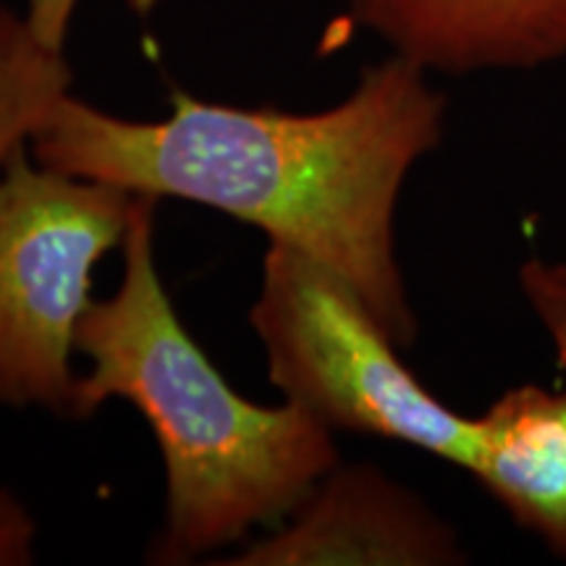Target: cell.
<instances>
[{
    "label": "cell",
    "instance_id": "6da1fadb",
    "mask_svg": "<svg viewBox=\"0 0 566 566\" xmlns=\"http://www.w3.org/2000/svg\"><path fill=\"white\" fill-rule=\"evenodd\" d=\"M443 126L446 97L428 71L388 55L342 103L315 113L239 108L176 90L166 118L132 122L66 95L30 153L55 171L254 226L342 275L407 349L417 317L396 258V205Z\"/></svg>",
    "mask_w": 566,
    "mask_h": 566
},
{
    "label": "cell",
    "instance_id": "7a4b0ae2",
    "mask_svg": "<svg viewBox=\"0 0 566 566\" xmlns=\"http://www.w3.org/2000/svg\"><path fill=\"white\" fill-rule=\"evenodd\" d=\"M155 205L134 197L122 283L92 300L76 331L90 370L76 378L71 420L111 399L145 417L166 470L150 562L192 564L281 525L342 459L334 430L286 399H244L195 342L155 263Z\"/></svg>",
    "mask_w": 566,
    "mask_h": 566
},
{
    "label": "cell",
    "instance_id": "3957f363",
    "mask_svg": "<svg viewBox=\"0 0 566 566\" xmlns=\"http://www.w3.org/2000/svg\"><path fill=\"white\" fill-rule=\"evenodd\" d=\"M250 325L268 378L325 428L399 441L472 472L478 417L443 405L401 359V346L342 275L268 244Z\"/></svg>",
    "mask_w": 566,
    "mask_h": 566
},
{
    "label": "cell",
    "instance_id": "277c9868",
    "mask_svg": "<svg viewBox=\"0 0 566 566\" xmlns=\"http://www.w3.org/2000/svg\"><path fill=\"white\" fill-rule=\"evenodd\" d=\"M132 192L19 150L0 181V405L71 417L92 273L124 244Z\"/></svg>",
    "mask_w": 566,
    "mask_h": 566
},
{
    "label": "cell",
    "instance_id": "5b68a950",
    "mask_svg": "<svg viewBox=\"0 0 566 566\" xmlns=\"http://www.w3.org/2000/svg\"><path fill=\"white\" fill-rule=\"evenodd\" d=\"M464 562L441 516L378 467L338 462L271 535L226 566H441Z\"/></svg>",
    "mask_w": 566,
    "mask_h": 566
},
{
    "label": "cell",
    "instance_id": "8992f818",
    "mask_svg": "<svg viewBox=\"0 0 566 566\" xmlns=\"http://www.w3.org/2000/svg\"><path fill=\"white\" fill-rule=\"evenodd\" d=\"M346 9L428 74L533 71L566 59V0H346Z\"/></svg>",
    "mask_w": 566,
    "mask_h": 566
},
{
    "label": "cell",
    "instance_id": "52a82bcc",
    "mask_svg": "<svg viewBox=\"0 0 566 566\" xmlns=\"http://www.w3.org/2000/svg\"><path fill=\"white\" fill-rule=\"evenodd\" d=\"M470 475L566 562V391L509 388L478 417Z\"/></svg>",
    "mask_w": 566,
    "mask_h": 566
},
{
    "label": "cell",
    "instance_id": "ba28073f",
    "mask_svg": "<svg viewBox=\"0 0 566 566\" xmlns=\"http://www.w3.org/2000/svg\"><path fill=\"white\" fill-rule=\"evenodd\" d=\"M71 66L63 51L38 38L24 11L0 3V181L71 95Z\"/></svg>",
    "mask_w": 566,
    "mask_h": 566
},
{
    "label": "cell",
    "instance_id": "9c48e42d",
    "mask_svg": "<svg viewBox=\"0 0 566 566\" xmlns=\"http://www.w3.org/2000/svg\"><path fill=\"white\" fill-rule=\"evenodd\" d=\"M520 289L551 336L558 370L566 375V265L548 260H527L520 268Z\"/></svg>",
    "mask_w": 566,
    "mask_h": 566
},
{
    "label": "cell",
    "instance_id": "30bf717a",
    "mask_svg": "<svg viewBox=\"0 0 566 566\" xmlns=\"http://www.w3.org/2000/svg\"><path fill=\"white\" fill-rule=\"evenodd\" d=\"M38 520L17 493L0 485V566H30L38 558Z\"/></svg>",
    "mask_w": 566,
    "mask_h": 566
},
{
    "label": "cell",
    "instance_id": "8fae6325",
    "mask_svg": "<svg viewBox=\"0 0 566 566\" xmlns=\"http://www.w3.org/2000/svg\"><path fill=\"white\" fill-rule=\"evenodd\" d=\"M76 9H80V0H24V17L30 27L55 51H63L66 45Z\"/></svg>",
    "mask_w": 566,
    "mask_h": 566
}]
</instances>
